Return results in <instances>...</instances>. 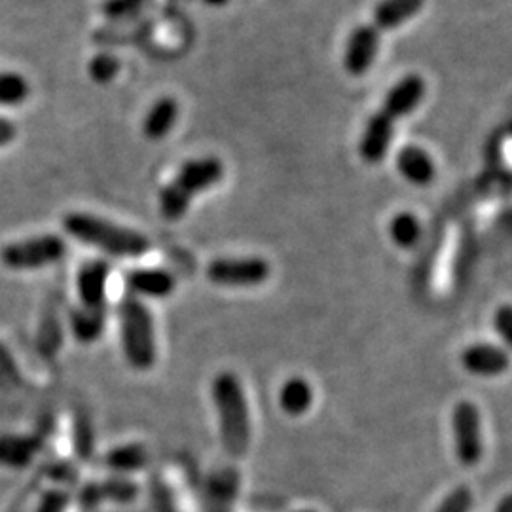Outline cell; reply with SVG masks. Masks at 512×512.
I'll list each match as a JSON object with an SVG mask.
<instances>
[{
	"label": "cell",
	"instance_id": "6da1fadb",
	"mask_svg": "<svg viewBox=\"0 0 512 512\" xmlns=\"http://www.w3.org/2000/svg\"><path fill=\"white\" fill-rule=\"evenodd\" d=\"M211 399L217 410L222 448L232 458L245 456L253 439V423L238 376L232 372H220L215 376L211 384Z\"/></svg>",
	"mask_w": 512,
	"mask_h": 512
},
{
	"label": "cell",
	"instance_id": "7a4b0ae2",
	"mask_svg": "<svg viewBox=\"0 0 512 512\" xmlns=\"http://www.w3.org/2000/svg\"><path fill=\"white\" fill-rule=\"evenodd\" d=\"M61 224L71 238L78 239L80 243H86L105 255L139 258L150 251V239L145 234L101 219L92 213H67Z\"/></svg>",
	"mask_w": 512,
	"mask_h": 512
},
{
	"label": "cell",
	"instance_id": "3957f363",
	"mask_svg": "<svg viewBox=\"0 0 512 512\" xmlns=\"http://www.w3.org/2000/svg\"><path fill=\"white\" fill-rule=\"evenodd\" d=\"M224 165L215 156L192 158L181 165L175 179L160 190V213L165 220L177 222L188 213L192 200L222 181Z\"/></svg>",
	"mask_w": 512,
	"mask_h": 512
},
{
	"label": "cell",
	"instance_id": "277c9868",
	"mask_svg": "<svg viewBox=\"0 0 512 512\" xmlns=\"http://www.w3.org/2000/svg\"><path fill=\"white\" fill-rule=\"evenodd\" d=\"M120 344L129 366L150 370L158 361V340L154 317L141 298L126 296L118 308Z\"/></svg>",
	"mask_w": 512,
	"mask_h": 512
},
{
	"label": "cell",
	"instance_id": "5b68a950",
	"mask_svg": "<svg viewBox=\"0 0 512 512\" xmlns=\"http://www.w3.org/2000/svg\"><path fill=\"white\" fill-rule=\"evenodd\" d=\"M67 243L57 234L19 239L0 249V262L14 272H31L54 266L67 256Z\"/></svg>",
	"mask_w": 512,
	"mask_h": 512
},
{
	"label": "cell",
	"instance_id": "8992f818",
	"mask_svg": "<svg viewBox=\"0 0 512 512\" xmlns=\"http://www.w3.org/2000/svg\"><path fill=\"white\" fill-rule=\"evenodd\" d=\"M205 274L222 289H253L270 279L272 266L260 256H224L211 260Z\"/></svg>",
	"mask_w": 512,
	"mask_h": 512
},
{
	"label": "cell",
	"instance_id": "52a82bcc",
	"mask_svg": "<svg viewBox=\"0 0 512 512\" xmlns=\"http://www.w3.org/2000/svg\"><path fill=\"white\" fill-rule=\"evenodd\" d=\"M454 452L463 467H476L484 456L482 416L475 403L459 401L452 410Z\"/></svg>",
	"mask_w": 512,
	"mask_h": 512
},
{
	"label": "cell",
	"instance_id": "ba28073f",
	"mask_svg": "<svg viewBox=\"0 0 512 512\" xmlns=\"http://www.w3.org/2000/svg\"><path fill=\"white\" fill-rule=\"evenodd\" d=\"M380 42H382V35L372 23L357 25L349 33L348 42H346L344 69L351 76H365L378 57Z\"/></svg>",
	"mask_w": 512,
	"mask_h": 512
},
{
	"label": "cell",
	"instance_id": "9c48e42d",
	"mask_svg": "<svg viewBox=\"0 0 512 512\" xmlns=\"http://www.w3.org/2000/svg\"><path fill=\"white\" fill-rule=\"evenodd\" d=\"M395 122L378 109L366 120L361 141H359V156L368 165H378L384 162L393 145Z\"/></svg>",
	"mask_w": 512,
	"mask_h": 512
},
{
	"label": "cell",
	"instance_id": "30bf717a",
	"mask_svg": "<svg viewBox=\"0 0 512 512\" xmlns=\"http://www.w3.org/2000/svg\"><path fill=\"white\" fill-rule=\"evenodd\" d=\"M461 365L478 378H497L509 370L511 353L495 344L476 342L461 351Z\"/></svg>",
	"mask_w": 512,
	"mask_h": 512
},
{
	"label": "cell",
	"instance_id": "8fae6325",
	"mask_svg": "<svg viewBox=\"0 0 512 512\" xmlns=\"http://www.w3.org/2000/svg\"><path fill=\"white\" fill-rule=\"evenodd\" d=\"M427 93V84L420 74H406L385 95L380 110L385 112L393 122L403 120L414 114L420 107Z\"/></svg>",
	"mask_w": 512,
	"mask_h": 512
},
{
	"label": "cell",
	"instance_id": "7c38bea8",
	"mask_svg": "<svg viewBox=\"0 0 512 512\" xmlns=\"http://www.w3.org/2000/svg\"><path fill=\"white\" fill-rule=\"evenodd\" d=\"M109 277L110 266L107 260H103V258L88 260L76 275V291L80 298V306L105 308Z\"/></svg>",
	"mask_w": 512,
	"mask_h": 512
},
{
	"label": "cell",
	"instance_id": "4fadbf2b",
	"mask_svg": "<svg viewBox=\"0 0 512 512\" xmlns=\"http://www.w3.org/2000/svg\"><path fill=\"white\" fill-rule=\"evenodd\" d=\"M129 294L135 298H156L162 300L171 296L177 281L173 274L162 268H135L124 275Z\"/></svg>",
	"mask_w": 512,
	"mask_h": 512
},
{
	"label": "cell",
	"instance_id": "5bb4252c",
	"mask_svg": "<svg viewBox=\"0 0 512 512\" xmlns=\"http://www.w3.org/2000/svg\"><path fill=\"white\" fill-rule=\"evenodd\" d=\"M427 0H380L372 12V25L380 31H395L420 16Z\"/></svg>",
	"mask_w": 512,
	"mask_h": 512
},
{
	"label": "cell",
	"instance_id": "9a60e30c",
	"mask_svg": "<svg viewBox=\"0 0 512 512\" xmlns=\"http://www.w3.org/2000/svg\"><path fill=\"white\" fill-rule=\"evenodd\" d=\"M397 169L408 183L416 186H427L437 177V165L431 154L414 145L401 148L397 154Z\"/></svg>",
	"mask_w": 512,
	"mask_h": 512
},
{
	"label": "cell",
	"instance_id": "2e32d148",
	"mask_svg": "<svg viewBox=\"0 0 512 512\" xmlns=\"http://www.w3.org/2000/svg\"><path fill=\"white\" fill-rule=\"evenodd\" d=\"M179 120V103L173 97H160L145 116L143 133L150 141H160L171 133Z\"/></svg>",
	"mask_w": 512,
	"mask_h": 512
},
{
	"label": "cell",
	"instance_id": "e0dca14e",
	"mask_svg": "<svg viewBox=\"0 0 512 512\" xmlns=\"http://www.w3.org/2000/svg\"><path fill=\"white\" fill-rule=\"evenodd\" d=\"M313 399V387L300 376L289 378L279 389V408L291 418L306 416L313 406Z\"/></svg>",
	"mask_w": 512,
	"mask_h": 512
},
{
	"label": "cell",
	"instance_id": "ac0fdd59",
	"mask_svg": "<svg viewBox=\"0 0 512 512\" xmlns=\"http://www.w3.org/2000/svg\"><path fill=\"white\" fill-rule=\"evenodd\" d=\"M107 313L105 308H84L78 306L71 313V330L80 344H93L105 332Z\"/></svg>",
	"mask_w": 512,
	"mask_h": 512
},
{
	"label": "cell",
	"instance_id": "d6986e66",
	"mask_svg": "<svg viewBox=\"0 0 512 512\" xmlns=\"http://www.w3.org/2000/svg\"><path fill=\"white\" fill-rule=\"evenodd\" d=\"M38 442L23 435H2L0 437V465L25 467L37 454Z\"/></svg>",
	"mask_w": 512,
	"mask_h": 512
},
{
	"label": "cell",
	"instance_id": "ffe728a7",
	"mask_svg": "<svg viewBox=\"0 0 512 512\" xmlns=\"http://www.w3.org/2000/svg\"><path fill=\"white\" fill-rule=\"evenodd\" d=\"M421 222L414 213H397L389 222V238L401 249H414L421 239Z\"/></svg>",
	"mask_w": 512,
	"mask_h": 512
},
{
	"label": "cell",
	"instance_id": "44dd1931",
	"mask_svg": "<svg viewBox=\"0 0 512 512\" xmlns=\"http://www.w3.org/2000/svg\"><path fill=\"white\" fill-rule=\"evenodd\" d=\"M31 95V86L23 74L0 71V107H19Z\"/></svg>",
	"mask_w": 512,
	"mask_h": 512
},
{
	"label": "cell",
	"instance_id": "7402d4cb",
	"mask_svg": "<svg viewBox=\"0 0 512 512\" xmlns=\"http://www.w3.org/2000/svg\"><path fill=\"white\" fill-rule=\"evenodd\" d=\"M122 71V63L116 55L97 54L93 55L88 65V73L95 84H110Z\"/></svg>",
	"mask_w": 512,
	"mask_h": 512
},
{
	"label": "cell",
	"instance_id": "603a6c76",
	"mask_svg": "<svg viewBox=\"0 0 512 512\" xmlns=\"http://www.w3.org/2000/svg\"><path fill=\"white\" fill-rule=\"evenodd\" d=\"M145 450L141 446H122L110 452L107 463L118 471H133L145 465Z\"/></svg>",
	"mask_w": 512,
	"mask_h": 512
},
{
	"label": "cell",
	"instance_id": "cb8c5ba5",
	"mask_svg": "<svg viewBox=\"0 0 512 512\" xmlns=\"http://www.w3.org/2000/svg\"><path fill=\"white\" fill-rule=\"evenodd\" d=\"M473 501V492L467 486H458L440 501L435 512H471Z\"/></svg>",
	"mask_w": 512,
	"mask_h": 512
},
{
	"label": "cell",
	"instance_id": "d4e9b609",
	"mask_svg": "<svg viewBox=\"0 0 512 512\" xmlns=\"http://www.w3.org/2000/svg\"><path fill=\"white\" fill-rule=\"evenodd\" d=\"M148 0H105L101 6V12L107 19L118 21L137 14Z\"/></svg>",
	"mask_w": 512,
	"mask_h": 512
},
{
	"label": "cell",
	"instance_id": "484cf974",
	"mask_svg": "<svg viewBox=\"0 0 512 512\" xmlns=\"http://www.w3.org/2000/svg\"><path fill=\"white\" fill-rule=\"evenodd\" d=\"M494 329L507 349H512V304H503L497 308L494 313Z\"/></svg>",
	"mask_w": 512,
	"mask_h": 512
},
{
	"label": "cell",
	"instance_id": "4316f807",
	"mask_svg": "<svg viewBox=\"0 0 512 512\" xmlns=\"http://www.w3.org/2000/svg\"><path fill=\"white\" fill-rule=\"evenodd\" d=\"M21 382L18 366L14 363L12 353L6 348L0 346V387L8 389V387H16Z\"/></svg>",
	"mask_w": 512,
	"mask_h": 512
},
{
	"label": "cell",
	"instance_id": "83f0119b",
	"mask_svg": "<svg viewBox=\"0 0 512 512\" xmlns=\"http://www.w3.org/2000/svg\"><path fill=\"white\" fill-rule=\"evenodd\" d=\"M18 135V128L12 120L0 116V148L8 147Z\"/></svg>",
	"mask_w": 512,
	"mask_h": 512
},
{
	"label": "cell",
	"instance_id": "f1b7e54d",
	"mask_svg": "<svg viewBox=\"0 0 512 512\" xmlns=\"http://www.w3.org/2000/svg\"><path fill=\"white\" fill-rule=\"evenodd\" d=\"M494 512H512V492L511 494L503 495L497 503Z\"/></svg>",
	"mask_w": 512,
	"mask_h": 512
},
{
	"label": "cell",
	"instance_id": "f546056e",
	"mask_svg": "<svg viewBox=\"0 0 512 512\" xmlns=\"http://www.w3.org/2000/svg\"><path fill=\"white\" fill-rule=\"evenodd\" d=\"M207 6H213V8H220L224 4H228V0H203Z\"/></svg>",
	"mask_w": 512,
	"mask_h": 512
},
{
	"label": "cell",
	"instance_id": "4dcf8cb0",
	"mask_svg": "<svg viewBox=\"0 0 512 512\" xmlns=\"http://www.w3.org/2000/svg\"><path fill=\"white\" fill-rule=\"evenodd\" d=\"M300 512H313V511H300Z\"/></svg>",
	"mask_w": 512,
	"mask_h": 512
}]
</instances>
